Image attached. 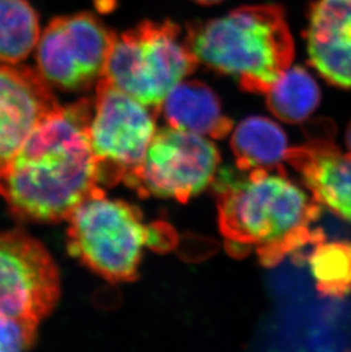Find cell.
I'll use <instances>...</instances> for the list:
<instances>
[{
    "label": "cell",
    "instance_id": "cell-9",
    "mask_svg": "<svg viewBox=\"0 0 351 352\" xmlns=\"http://www.w3.org/2000/svg\"><path fill=\"white\" fill-rule=\"evenodd\" d=\"M60 296V273L43 243L22 230L0 233V316L40 324Z\"/></svg>",
    "mask_w": 351,
    "mask_h": 352
},
{
    "label": "cell",
    "instance_id": "cell-7",
    "mask_svg": "<svg viewBox=\"0 0 351 352\" xmlns=\"http://www.w3.org/2000/svg\"><path fill=\"white\" fill-rule=\"evenodd\" d=\"M219 163L218 150L206 137L168 126L156 130L142 164L125 184L142 197L187 203L211 185Z\"/></svg>",
    "mask_w": 351,
    "mask_h": 352
},
{
    "label": "cell",
    "instance_id": "cell-8",
    "mask_svg": "<svg viewBox=\"0 0 351 352\" xmlns=\"http://www.w3.org/2000/svg\"><path fill=\"white\" fill-rule=\"evenodd\" d=\"M116 34L88 12L55 17L38 41V71L50 86L88 89L102 77Z\"/></svg>",
    "mask_w": 351,
    "mask_h": 352
},
{
    "label": "cell",
    "instance_id": "cell-3",
    "mask_svg": "<svg viewBox=\"0 0 351 352\" xmlns=\"http://www.w3.org/2000/svg\"><path fill=\"white\" fill-rule=\"evenodd\" d=\"M185 39L199 63L234 78L248 93H267L295 56L284 12L275 5L239 7L189 24Z\"/></svg>",
    "mask_w": 351,
    "mask_h": 352
},
{
    "label": "cell",
    "instance_id": "cell-12",
    "mask_svg": "<svg viewBox=\"0 0 351 352\" xmlns=\"http://www.w3.org/2000/svg\"><path fill=\"white\" fill-rule=\"evenodd\" d=\"M285 161L300 173L319 204L351 221V154H342L328 140L315 138L290 148Z\"/></svg>",
    "mask_w": 351,
    "mask_h": 352
},
{
    "label": "cell",
    "instance_id": "cell-18",
    "mask_svg": "<svg viewBox=\"0 0 351 352\" xmlns=\"http://www.w3.org/2000/svg\"><path fill=\"white\" fill-rule=\"evenodd\" d=\"M39 322L0 316V352L23 351L34 346Z\"/></svg>",
    "mask_w": 351,
    "mask_h": 352
},
{
    "label": "cell",
    "instance_id": "cell-15",
    "mask_svg": "<svg viewBox=\"0 0 351 352\" xmlns=\"http://www.w3.org/2000/svg\"><path fill=\"white\" fill-rule=\"evenodd\" d=\"M267 107L286 123H301L312 116L321 100V90L308 71L288 67L266 93Z\"/></svg>",
    "mask_w": 351,
    "mask_h": 352
},
{
    "label": "cell",
    "instance_id": "cell-16",
    "mask_svg": "<svg viewBox=\"0 0 351 352\" xmlns=\"http://www.w3.org/2000/svg\"><path fill=\"white\" fill-rule=\"evenodd\" d=\"M39 38V19L29 1L0 0V63L23 62Z\"/></svg>",
    "mask_w": 351,
    "mask_h": 352
},
{
    "label": "cell",
    "instance_id": "cell-2",
    "mask_svg": "<svg viewBox=\"0 0 351 352\" xmlns=\"http://www.w3.org/2000/svg\"><path fill=\"white\" fill-rule=\"evenodd\" d=\"M211 185L219 230L233 256L253 252L262 266L270 268L325 239L319 228L312 227L321 216V204L292 182L281 166L224 168Z\"/></svg>",
    "mask_w": 351,
    "mask_h": 352
},
{
    "label": "cell",
    "instance_id": "cell-6",
    "mask_svg": "<svg viewBox=\"0 0 351 352\" xmlns=\"http://www.w3.org/2000/svg\"><path fill=\"white\" fill-rule=\"evenodd\" d=\"M156 133L147 107L100 77L90 123L100 187L125 183L142 164Z\"/></svg>",
    "mask_w": 351,
    "mask_h": 352
},
{
    "label": "cell",
    "instance_id": "cell-14",
    "mask_svg": "<svg viewBox=\"0 0 351 352\" xmlns=\"http://www.w3.org/2000/svg\"><path fill=\"white\" fill-rule=\"evenodd\" d=\"M231 147L240 170L279 168L290 150L281 126L264 117L243 120L233 131Z\"/></svg>",
    "mask_w": 351,
    "mask_h": 352
},
{
    "label": "cell",
    "instance_id": "cell-4",
    "mask_svg": "<svg viewBox=\"0 0 351 352\" xmlns=\"http://www.w3.org/2000/svg\"><path fill=\"white\" fill-rule=\"evenodd\" d=\"M67 249L71 256L111 283L137 278L144 249L168 251L175 230L164 223H144L140 210L109 199L100 187L69 217Z\"/></svg>",
    "mask_w": 351,
    "mask_h": 352
},
{
    "label": "cell",
    "instance_id": "cell-19",
    "mask_svg": "<svg viewBox=\"0 0 351 352\" xmlns=\"http://www.w3.org/2000/svg\"><path fill=\"white\" fill-rule=\"evenodd\" d=\"M195 3H200V5H206V6H211V5H215V3H222L224 0H193Z\"/></svg>",
    "mask_w": 351,
    "mask_h": 352
},
{
    "label": "cell",
    "instance_id": "cell-17",
    "mask_svg": "<svg viewBox=\"0 0 351 352\" xmlns=\"http://www.w3.org/2000/svg\"><path fill=\"white\" fill-rule=\"evenodd\" d=\"M308 263L318 292L328 298H345L351 292V243L326 242L314 244Z\"/></svg>",
    "mask_w": 351,
    "mask_h": 352
},
{
    "label": "cell",
    "instance_id": "cell-11",
    "mask_svg": "<svg viewBox=\"0 0 351 352\" xmlns=\"http://www.w3.org/2000/svg\"><path fill=\"white\" fill-rule=\"evenodd\" d=\"M309 62L326 81L351 89V0H317L309 14Z\"/></svg>",
    "mask_w": 351,
    "mask_h": 352
},
{
    "label": "cell",
    "instance_id": "cell-1",
    "mask_svg": "<svg viewBox=\"0 0 351 352\" xmlns=\"http://www.w3.org/2000/svg\"><path fill=\"white\" fill-rule=\"evenodd\" d=\"M94 102L58 107L0 168V196L14 216L55 223L100 188L90 145Z\"/></svg>",
    "mask_w": 351,
    "mask_h": 352
},
{
    "label": "cell",
    "instance_id": "cell-10",
    "mask_svg": "<svg viewBox=\"0 0 351 352\" xmlns=\"http://www.w3.org/2000/svg\"><path fill=\"white\" fill-rule=\"evenodd\" d=\"M60 104L50 83L27 65L0 63V168Z\"/></svg>",
    "mask_w": 351,
    "mask_h": 352
},
{
    "label": "cell",
    "instance_id": "cell-20",
    "mask_svg": "<svg viewBox=\"0 0 351 352\" xmlns=\"http://www.w3.org/2000/svg\"><path fill=\"white\" fill-rule=\"evenodd\" d=\"M345 140H347V146H348L349 154H351V122L349 124L348 130H347V137H345Z\"/></svg>",
    "mask_w": 351,
    "mask_h": 352
},
{
    "label": "cell",
    "instance_id": "cell-13",
    "mask_svg": "<svg viewBox=\"0 0 351 352\" xmlns=\"http://www.w3.org/2000/svg\"><path fill=\"white\" fill-rule=\"evenodd\" d=\"M159 112L169 126L215 140L225 138L233 121L222 111L215 91L201 81H182L173 88Z\"/></svg>",
    "mask_w": 351,
    "mask_h": 352
},
{
    "label": "cell",
    "instance_id": "cell-5",
    "mask_svg": "<svg viewBox=\"0 0 351 352\" xmlns=\"http://www.w3.org/2000/svg\"><path fill=\"white\" fill-rule=\"evenodd\" d=\"M199 60L171 21H144L116 34L102 77L159 111L168 94L196 70Z\"/></svg>",
    "mask_w": 351,
    "mask_h": 352
}]
</instances>
